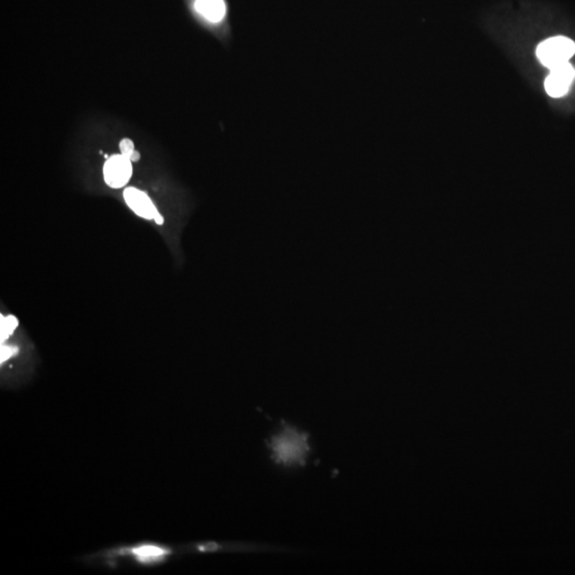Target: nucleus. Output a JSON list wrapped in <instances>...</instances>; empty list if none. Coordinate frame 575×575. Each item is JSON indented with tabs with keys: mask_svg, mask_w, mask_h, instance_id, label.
Listing matches in <instances>:
<instances>
[{
	"mask_svg": "<svg viewBox=\"0 0 575 575\" xmlns=\"http://www.w3.org/2000/svg\"><path fill=\"white\" fill-rule=\"evenodd\" d=\"M133 555L142 562H157L167 554V550L159 547L143 546L133 550Z\"/></svg>",
	"mask_w": 575,
	"mask_h": 575,
	"instance_id": "obj_7",
	"label": "nucleus"
},
{
	"mask_svg": "<svg viewBox=\"0 0 575 575\" xmlns=\"http://www.w3.org/2000/svg\"><path fill=\"white\" fill-rule=\"evenodd\" d=\"M133 162L124 155H113L108 158L103 167L106 183L113 189L125 187L133 176Z\"/></svg>",
	"mask_w": 575,
	"mask_h": 575,
	"instance_id": "obj_4",
	"label": "nucleus"
},
{
	"mask_svg": "<svg viewBox=\"0 0 575 575\" xmlns=\"http://www.w3.org/2000/svg\"><path fill=\"white\" fill-rule=\"evenodd\" d=\"M17 326H19V319H16L14 315L1 317V342L7 340Z\"/></svg>",
	"mask_w": 575,
	"mask_h": 575,
	"instance_id": "obj_8",
	"label": "nucleus"
},
{
	"mask_svg": "<svg viewBox=\"0 0 575 575\" xmlns=\"http://www.w3.org/2000/svg\"><path fill=\"white\" fill-rule=\"evenodd\" d=\"M574 53L575 43L566 37L550 38L539 44L536 51L540 63L550 69L568 63Z\"/></svg>",
	"mask_w": 575,
	"mask_h": 575,
	"instance_id": "obj_3",
	"label": "nucleus"
},
{
	"mask_svg": "<svg viewBox=\"0 0 575 575\" xmlns=\"http://www.w3.org/2000/svg\"><path fill=\"white\" fill-rule=\"evenodd\" d=\"M269 447L275 462L288 467L303 466L310 453L308 434L289 424L271 437Z\"/></svg>",
	"mask_w": 575,
	"mask_h": 575,
	"instance_id": "obj_1",
	"label": "nucleus"
},
{
	"mask_svg": "<svg viewBox=\"0 0 575 575\" xmlns=\"http://www.w3.org/2000/svg\"><path fill=\"white\" fill-rule=\"evenodd\" d=\"M123 195L128 207L131 208L135 215L149 221H155L158 225L165 223L162 215H160L151 197L145 192L137 188L129 187L126 188Z\"/></svg>",
	"mask_w": 575,
	"mask_h": 575,
	"instance_id": "obj_5",
	"label": "nucleus"
},
{
	"mask_svg": "<svg viewBox=\"0 0 575 575\" xmlns=\"http://www.w3.org/2000/svg\"><path fill=\"white\" fill-rule=\"evenodd\" d=\"M129 159L131 160V162H138V161L141 159V155H140L139 151H135L133 153H131Z\"/></svg>",
	"mask_w": 575,
	"mask_h": 575,
	"instance_id": "obj_11",
	"label": "nucleus"
},
{
	"mask_svg": "<svg viewBox=\"0 0 575 575\" xmlns=\"http://www.w3.org/2000/svg\"><path fill=\"white\" fill-rule=\"evenodd\" d=\"M119 151H121L122 155L126 156L128 158L131 157V153L135 151V143H133V140H122L121 143H119Z\"/></svg>",
	"mask_w": 575,
	"mask_h": 575,
	"instance_id": "obj_9",
	"label": "nucleus"
},
{
	"mask_svg": "<svg viewBox=\"0 0 575 575\" xmlns=\"http://www.w3.org/2000/svg\"><path fill=\"white\" fill-rule=\"evenodd\" d=\"M574 78V67L569 62L554 67L544 81L547 93L554 99L562 97L568 93Z\"/></svg>",
	"mask_w": 575,
	"mask_h": 575,
	"instance_id": "obj_6",
	"label": "nucleus"
},
{
	"mask_svg": "<svg viewBox=\"0 0 575 575\" xmlns=\"http://www.w3.org/2000/svg\"><path fill=\"white\" fill-rule=\"evenodd\" d=\"M188 6L199 24L217 33H226L229 16L227 0H188Z\"/></svg>",
	"mask_w": 575,
	"mask_h": 575,
	"instance_id": "obj_2",
	"label": "nucleus"
},
{
	"mask_svg": "<svg viewBox=\"0 0 575 575\" xmlns=\"http://www.w3.org/2000/svg\"><path fill=\"white\" fill-rule=\"evenodd\" d=\"M16 351H17V349H15V347H1V362L8 360V359L9 358H11V357L13 356L14 354H15Z\"/></svg>",
	"mask_w": 575,
	"mask_h": 575,
	"instance_id": "obj_10",
	"label": "nucleus"
}]
</instances>
